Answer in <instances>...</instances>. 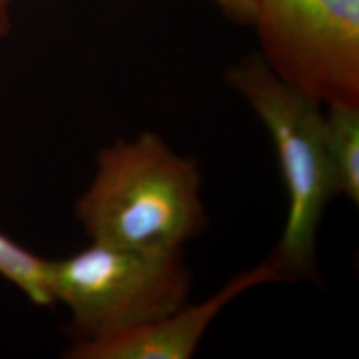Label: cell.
Here are the masks:
<instances>
[{"label": "cell", "mask_w": 359, "mask_h": 359, "mask_svg": "<svg viewBox=\"0 0 359 359\" xmlns=\"http://www.w3.org/2000/svg\"><path fill=\"white\" fill-rule=\"evenodd\" d=\"M325 138L334 195L359 203V105H326Z\"/></svg>", "instance_id": "8992f818"}, {"label": "cell", "mask_w": 359, "mask_h": 359, "mask_svg": "<svg viewBox=\"0 0 359 359\" xmlns=\"http://www.w3.org/2000/svg\"><path fill=\"white\" fill-rule=\"evenodd\" d=\"M11 6L12 0H0V39L6 37L11 30Z\"/></svg>", "instance_id": "9c48e42d"}, {"label": "cell", "mask_w": 359, "mask_h": 359, "mask_svg": "<svg viewBox=\"0 0 359 359\" xmlns=\"http://www.w3.org/2000/svg\"><path fill=\"white\" fill-rule=\"evenodd\" d=\"M210 2L215 4L231 22L243 25L253 24V0H210Z\"/></svg>", "instance_id": "ba28073f"}, {"label": "cell", "mask_w": 359, "mask_h": 359, "mask_svg": "<svg viewBox=\"0 0 359 359\" xmlns=\"http://www.w3.org/2000/svg\"><path fill=\"white\" fill-rule=\"evenodd\" d=\"M226 80L262 120L275 145L288 215L273 250L286 280L309 276L316 266V238L334 195L325 138V110L313 97L285 82L259 53L241 58Z\"/></svg>", "instance_id": "7a4b0ae2"}, {"label": "cell", "mask_w": 359, "mask_h": 359, "mask_svg": "<svg viewBox=\"0 0 359 359\" xmlns=\"http://www.w3.org/2000/svg\"><path fill=\"white\" fill-rule=\"evenodd\" d=\"M48 259L30 253L0 231V276L15 285L37 306H52Z\"/></svg>", "instance_id": "52a82bcc"}, {"label": "cell", "mask_w": 359, "mask_h": 359, "mask_svg": "<svg viewBox=\"0 0 359 359\" xmlns=\"http://www.w3.org/2000/svg\"><path fill=\"white\" fill-rule=\"evenodd\" d=\"M53 302L70 311L72 344L133 330L183 306L191 271L183 248H130L90 241L48 264Z\"/></svg>", "instance_id": "3957f363"}, {"label": "cell", "mask_w": 359, "mask_h": 359, "mask_svg": "<svg viewBox=\"0 0 359 359\" xmlns=\"http://www.w3.org/2000/svg\"><path fill=\"white\" fill-rule=\"evenodd\" d=\"M275 259L268 257L257 266L238 273L222 290L200 303H185L158 320L133 330L105 336L87 343L70 344L65 358L70 359H190L201 339L228 304L241 294L285 281Z\"/></svg>", "instance_id": "5b68a950"}, {"label": "cell", "mask_w": 359, "mask_h": 359, "mask_svg": "<svg viewBox=\"0 0 359 359\" xmlns=\"http://www.w3.org/2000/svg\"><path fill=\"white\" fill-rule=\"evenodd\" d=\"M259 55L321 105H359V0H253Z\"/></svg>", "instance_id": "277c9868"}, {"label": "cell", "mask_w": 359, "mask_h": 359, "mask_svg": "<svg viewBox=\"0 0 359 359\" xmlns=\"http://www.w3.org/2000/svg\"><path fill=\"white\" fill-rule=\"evenodd\" d=\"M196 160L160 135L143 132L102 148L95 173L75 203L90 241L130 248H183L206 226Z\"/></svg>", "instance_id": "6da1fadb"}]
</instances>
